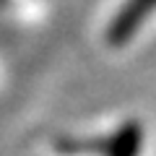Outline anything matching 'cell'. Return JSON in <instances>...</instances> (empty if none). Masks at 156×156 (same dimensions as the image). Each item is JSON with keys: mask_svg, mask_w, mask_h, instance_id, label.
Listing matches in <instances>:
<instances>
[{"mask_svg": "<svg viewBox=\"0 0 156 156\" xmlns=\"http://www.w3.org/2000/svg\"><path fill=\"white\" fill-rule=\"evenodd\" d=\"M156 13V0H122V5L115 11L104 29V42L109 47H125L130 44L146 21Z\"/></svg>", "mask_w": 156, "mask_h": 156, "instance_id": "6da1fadb", "label": "cell"}, {"mask_svg": "<svg viewBox=\"0 0 156 156\" xmlns=\"http://www.w3.org/2000/svg\"><path fill=\"white\" fill-rule=\"evenodd\" d=\"M143 140V125L138 120H128L101 140V156H140Z\"/></svg>", "mask_w": 156, "mask_h": 156, "instance_id": "7a4b0ae2", "label": "cell"}]
</instances>
